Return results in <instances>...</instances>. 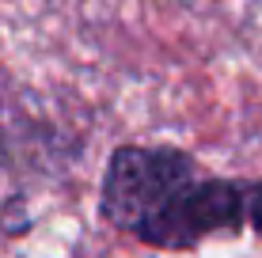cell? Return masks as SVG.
<instances>
[{
  "mask_svg": "<svg viewBox=\"0 0 262 258\" xmlns=\"http://www.w3.org/2000/svg\"><path fill=\"white\" fill-rule=\"evenodd\" d=\"M247 228L255 236H262V179L247 186Z\"/></svg>",
  "mask_w": 262,
  "mask_h": 258,
  "instance_id": "2",
  "label": "cell"
},
{
  "mask_svg": "<svg viewBox=\"0 0 262 258\" xmlns=\"http://www.w3.org/2000/svg\"><path fill=\"white\" fill-rule=\"evenodd\" d=\"M0 156H4V122H0Z\"/></svg>",
  "mask_w": 262,
  "mask_h": 258,
  "instance_id": "3",
  "label": "cell"
},
{
  "mask_svg": "<svg viewBox=\"0 0 262 258\" xmlns=\"http://www.w3.org/2000/svg\"><path fill=\"white\" fill-rule=\"evenodd\" d=\"M247 186L209 175L175 145H118L99 182V213L152 251H194L247 228Z\"/></svg>",
  "mask_w": 262,
  "mask_h": 258,
  "instance_id": "1",
  "label": "cell"
}]
</instances>
